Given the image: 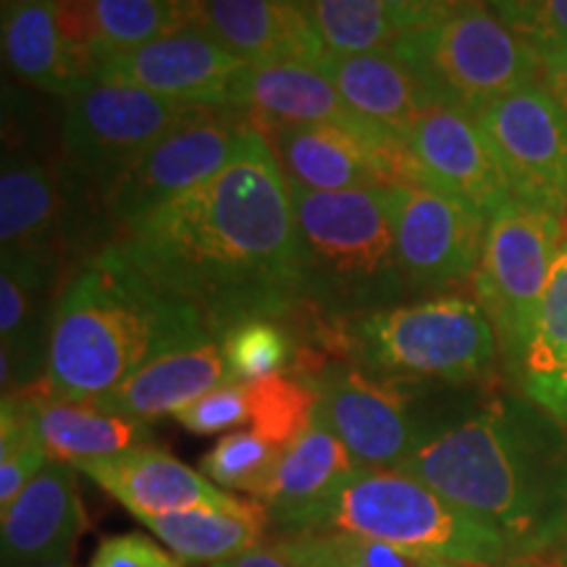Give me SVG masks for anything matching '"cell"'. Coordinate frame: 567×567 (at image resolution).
<instances>
[{"label":"cell","mask_w":567,"mask_h":567,"mask_svg":"<svg viewBox=\"0 0 567 567\" xmlns=\"http://www.w3.org/2000/svg\"><path fill=\"white\" fill-rule=\"evenodd\" d=\"M111 247L193 305L218 342L245 321L305 308L292 189L255 130L221 172L126 224Z\"/></svg>","instance_id":"obj_1"},{"label":"cell","mask_w":567,"mask_h":567,"mask_svg":"<svg viewBox=\"0 0 567 567\" xmlns=\"http://www.w3.org/2000/svg\"><path fill=\"white\" fill-rule=\"evenodd\" d=\"M400 471L499 534L515 563L567 549V429L526 396L455 415Z\"/></svg>","instance_id":"obj_2"},{"label":"cell","mask_w":567,"mask_h":567,"mask_svg":"<svg viewBox=\"0 0 567 567\" xmlns=\"http://www.w3.org/2000/svg\"><path fill=\"white\" fill-rule=\"evenodd\" d=\"M213 331L132 266L116 247L87 258L59 295L42 392L92 402L163 354L208 342Z\"/></svg>","instance_id":"obj_3"},{"label":"cell","mask_w":567,"mask_h":567,"mask_svg":"<svg viewBox=\"0 0 567 567\" xmlns=\"http://www.w3.org/2000/svg\"><path fill=\"white\" fill-rule=\"evenodd\" d=\"M302 300L331 321L396 308L408 297L389 189L295 187Z\"/></svg>","instance_id":"obj_4"},{"label":"cell","mask_w":567,"mask_h":567,"mask_svg":"<svg viewBox=\"0 0 567 567\" xmlns=\"http://www.w3.org/2000/svg\"><path fill=\"white\" fill-rule=\"evenodd\" d=\"M342 530L465 567H507L505 538L405 471L354 467L276 536Z\"/></svg>","instance_id":"obj_5"},{"label":"cell","mask_w":567,"mask_h":567,"mask_svg":"<svg viewBox=\"0 0 567 567\" xmlns=\"http://www.w3.org/2000/svg\"><path fill=\"white\" fill-rule=\"evenodd\" d=\"M342 350L363 371L402 381L465 384L494 368L499 342L478 300L439 295L339 321Z\"/></svg>","instance_id":"obj_6"},{"label":"cell","mask_w":567,"mask_h":567,"mask_svg":"<svg viewBox=\"0 0 567 567\" xmlns=\"http://www.w3.org/2000/svg\"><path fill=\"white\" fill-rule=\"evenodd\" d=\"M392 51L415 76L425 103L471 116L509 92L538 82L542 59L530 42L486 9L467 6L442 24L396 34Z\"/></svg>","instance_id":"obj_7"},{"label":"cell","mask_w":567,"mask_h":567,"mask_svg":"<svg viewBox=\"0 0 567 567\" xmlns=\"http://www.w3.org/2000/svg\"><path fill=\"white\" fill-rule=\"evenodd\" d=\"M565 239L563 216L515 197L486 224L473 287L494 326L499 354L513 379L526 358L551 266Z\"/></svg>","instance_id":"obj_8"},{"label":"cell","mask_w":567,"mask_h":567,"mask_svg":"<svg viewBox=\"0 0 567 567\" xmlns=\"http://www.w3.org/2000/svg\"><path fill=\"white\" fill-rule=\"evenodd\" d=\"M302 381L318 392V421L342 439L360 467L400 471L455 417L425 410L417 381L386 379L360 365H323Z\"/></svg>","instance_id":"obj_9"},{"label":"cell","mask_w":567,"mask_h":567,"mask_svg":"<svg viewBox=\"0 0 567 567\" xmlns=\"http://www.w3.org/2000/svg\"><path fill=\"white\" fill-rule=\"evenodd\" d=\"M193 111L197 105L132 84L90 80L66 97L61 142L69 174L105 200L113 184Z\"/></svg>","instance_id":"obj_10"},{"label":"cell","mask_w":567,"mask_h":567,"mask_svg":"<svg viewBox=\"0 0 567 567\" xmlns=\"http://www.w3.org/2000/svg\"><path fill=\"white\" fill-rule=\"evenodd\" d=\"M250 130V118L239 111L197 109L189 113L105 195L103 210L113 229H124L216 176Z\"/></svg>","instance_id":"obj_11"},{"label":"cell","mask_w":567,"mask_h":567,"mask_svg":"<svg viewBox=\"0 0 567 567\" xmlns=\"http://www.w3.org/2000/svg\"><path fill=\"white\" fill-rule=\"evenodd\" d=\"M258 134L295 187L344 193L417 182L413 155L392 134H363L337 124H274Z\"/></svg>","instance_id":"obj_12"},{"label":"cell","mask_w":567,"mask_h":567,"mask_svg":"<svg viewBox=\"0 0 567 567\" xmlns=\"http://www.w3.org/2000/svg\"><path fill=\"white\" fill-rule=\"evenodd\" d=\"M396 255L408 297L473 279L486 239V218L425 182L389 187Z\"/></svg>","instance_id":"obj_13"},{"label":"cell","mask_w":567,"mask_h":567,"mask_svg":"<svg viewBox=\"0 0 567 567\" xmlns=\"http://www.w3.org/2000/svg\"><path fill=\"white\" fill-rule=\"evenodd\" d=\"M515 200L551 210L567 208V113L542 84L509 92L476 113Z\"/></svg>","instance_id":"obj_14"},{"label":"cell","mask_w":567,"mask_h":567,"mask_svg":"<svg viewBox=\"0 0 567 567\" xmlns=\"http://www.w3.org/2000/svg\"><path fill=\"white\" fill-rule=\"evenodd\" d=\"M247 71L203 24L187 27L134 51L92 61L90 80L132 84L197 109L234 111V92Z\"/></svg>","instance_id":"obj_15"},{"label":"cell","mask_w":567,"mask_h":567,"mask_svg":"<svg viewBox=\"0 0 567 567\" xmlns=\"http://www.w3.org/2000/svg\"><path fill=\"white\" fill-rule=\"evenodd\" d=\"M405 145L413 155L417 182L457 197L486 221L513 200L507 176L471 113L429 105L405 137Z\"/></svg>","instance_id":"obj_16"},{"label":"cell","mask_w":567,"mask_h":567,"mask_svg":"<svg viewBox=\"0 0 567 567\" xmlns=\"http://www.w3.org/2000/svg\"><path fill=\"white\" fill-rule=\"evenodd\" d=\"M74 467L122 502L137 520L187 509L252 515L266 507L264 502L237 499L213 484L205 473L193 471L155 444L134 446L111 457L82 460Z\"/></svg>","instance_id":"obj_17"},{"label":"cell","mask_w":567,"mask_h":567,"mask_svg":"<svg viewBox=\"0 0 567 567\" xmlns=\"http://www.w3.org/2000/svg\"><path fill=\"white\" fill-rule=\"evenodd\" d=\"M61 260L3 255L0 268V381L6 394L38 386L48 371Z\"/></svg>","instance_id":"obj_18"},{"label":"cell","mask_w":567,"mask_h":567,"mask_svg":"<svg viewBox=\"0 0 567 567\" xmlns=\"http://www.w3.org/2000/svg\"><path fill=\"white\" fill-rule=\"evenodd\" d=\"M74 471V465L48 460L24 492L0 509L3 567H24L74 555L76 542L87 528Z\"/></svg>","instance_id":"obj_19"},{"label":"cell","mask_w":567,"mask_h":567,"mask_svg":"<svg viewBox=\"0 0 567 567\" xmlns=\"http://www.w3.org/2000/svg\"><path fill=\"white\" fill-rule=\"evenodd\" d=\"M200 24L247 66H318L329 55L302 0H203Z\"/></svg>","instance_id":"obj_20"},{"label":"cell","mask_w":567,"mask_h":567,"mask_svg":"<svg viewBox=\"0 0 567 567\" xmlns=\"http://www.w3.org/2000/svg\"><path fill=\"white\" fill-rule=\"evenodd\" d=\"M84 66L200 24L203 0H55Z\"/></svg>","instance_id":"obj_21"},{"label":"cell","mask_w":567,"mask_h":567,"mask_svg":"<svg viewBox=\"0 0 567 567\" xmlns=\"http://www.w3.org/2000/svg\"><path fill=\"white\" fill-rule=\"evenodd\" d=\"M66 182L38 155L6 147L0 172V243L3 255L61 260L66 224Z\"/></svg>","instance_id":"obj_22"},{"label":"cell","mask_w":567,"mask_h":567,"mask_svg":"<svg viewBox=\"0 0 567 567\" xmlns=\"http://www.w3.org/2000/svg\"><path fill=\"white\" fill-rule=\"evenodd\" d=\"M231 109L245 113L255 132L274 124H337L363 134H386L360 118L334 84L308 63L247 66Z\"/></svg>","instance_id":"obj_23"},{"label":"cell","mask_w":567,"mask_h":567,"mask_svg":"<svg viewBox=\"0 0 567 567\" xmlns=\"http://www.w3.org/2000/svg\"><path fill=\"white\" fill-rule=\"evenodd\" d=\"M226 381L231 379L224 347L218 339H208V342L184 347V350H174L153 360L130 375L124 384L92 400V405L147 423L179 413L184 405Z\"/></svg>","instance_id":"obj_24"},{"label":"cell","mask_w":567,"mask_h":567,"mask_svg":"<svg viewBox=\"0 0 567 567\" xmlns=\"http://www.w3.org/2000/svg\"><path fill=\"white\" fill-rule=\"evenodd\" d=\"M316 69L334 84L342 101L360 118L402 142L429 109L415 76L392 48L354 55H326Z\"/></svg>","instance_id":"obj_25"},{"label":"cell","mask_w":567,"mask_h":567,"mask_svg":"<svg viewBox=\"0 0 567 567\" xmlns=\"http://www.w3.org/2000/svg\"><path fill=\"white\" fill-rule=\"evenodd\" d=\"M3 55L21 82L51 95L71 97L90 82L55 0H3Z\"/></svg>","instance_id":"obj_26"},{"label":"cell","mask_w":567,"mask_h":567,"mask_svg":"<svg viewBox=\"0 0 567 567\" xmlns=\"http://www.w3.org/2000/svg\"><path fill=\"white\" fill-rule=\"evenodd\" d=\"M32 400L34 421L45 442L48 457L59 463L111 457L134 446L151 444V423L109 413L92 402H71L32 386L24 392Z\"/></svg>","instance_id":"obj_27"},{"label":"cell","mask_w":567,"mask_h":567,"mask_svg":"<svg viewBox=\"0 0 567 567\" xmlns=\"http://www.w3.org/2000/svg\"><path fill=\"white\" fill-rule=\"evenodd\" d=\"M354 467L358 463L342 439L316 415L313 425L281 455L260 499L268 509V526L279 530L292 517L318 505Z\"/></svg>","instance_id":"obj_28"},{"label":"cell","mask_w":567,"mask_h":567,"mask_svg":"<svg viewBox=\"0 0 567 567\" xmlns=\"http://www.w3.org/2000/svg\"><path fill=\"white\" fill-rule=\"evenodd\" d=\"M515 384L526 400L567 429V239L551 266L534 337Z\"/></svg>","instance_id":"obj_29"},{"label":"cell","mask_w":567,"mask_h":567,"mask_svg":"<svg viewBox=\"0 0 567 567\" xmlns=\"http://www.w3.org/2000/svg\"><path fill=\"white\" fill-rule=\"evenodd\" d=\"M140 523L184 563L216 565L260 547V538L268 528V509L264 507L252 515L187 509L140 517Z\"/></svg>","instance_id":"obj_30"},{"label":"cell","mask_w":567,"mask_h":567,"mask_svg":"<svg viewBox=\"0 0 567 567\" xmlns=\"http://www.w3.org/2000/svg\"><path fill=\"white\" fill-rule=\"evenodd\" d=\"M274 547L295 567H465L342 530L276 536Z\"/></svg>","instance_id":"obj_31"},{"label":"cell","mask_w":567,"mask_h":567,"mask_svg":"<svg viewBox=\"0 0 567 567\" xmlns=\"http://www.w3.org/2000/svg\"><path fill=\"white\" fill-rule=\"evenodd\" d=\"M302 6L329 55L381 51L396 40L384 0H302Z\"/></svg>","instance_id":"obj_32"},{"label":"cell","mask_w":567,"mask_h":567,"mask_svg":"<svg viewBox=\"0 0 567 567\" xmlns=\"http://www.w3.org/2000/svg\"><path fill=\"white\" fill-rule=\"evenodd\" d=\"M250 425L284 452L310 429L318 413V392L300 375H266L250 381Z\"/></svg>","instance_id":"obj_33"},{"label":"cell","mask_w":567,"mask_h":567,"mask_svg":"<svg viewBox=\"0 0 567 567\" xmlns=\"http://www.w3.org/2000/svg\"><path fill=\"white\" fill-rule=\"evenodd\" d=\"M281 455V446L268 442L258 431H234V434L221 436V442L203 457V473L213 484L229 488V492H243L250 499L260 502L268 492Z\"/></svg>","instance_id":"obj_34"},{"label":"cell","mask_w":567,"mask_h":567,"mask_svg":"<svg viewBox=\"0 0 567 567\" xmlns=\"http://www.w3.org/2000/svg\"><path fill=\"white\" fill-rule=\"evenodd\" d=\"M221 347L229 365V379L239 384L281 373L295 360L297 342L281 321H245L221 337Z\"/></svg>","instance_id":"obj_35"},{"label":"cell","mask_w":567,"mask_h":567,"mask_svg":"<svg viewBox=\"0 0 567 567\" xmlns=\"http://www.w3.org/2000/svg\"><path fill=\"white\" fill-rule=\"evenodd\" d=\"M486 6L536 51L567 42V0H486Z\"/></svg>","instance_id":"obj_36"},{"label":"cell","mask_w":567,"mask_h":567,"mask_svg":"<svg viewBox=\"0 0 567 567\" xmlns=\"http://www.w3.org/2000/svg\"><path fill=\"white\" fill-rule=\"evenodd\" d=\"M174 417L184 429L200 436L239 429V425L250 423L247 386L239 384V381H226V384L210 389L208 394L197 396L195 402L184 405L179 413H174Z\"/></svg>","instance_id":"obj_37"},{"label":"cell","mask_w":567,"mask_h":567,"mask_svg":"<svg viewBox=\"0 0 567 567\" xmlns=\"http://www.w3.org/2000/svg\"><path fill=\"white\" fill-rule=\"evenodd\" d=\"M90 567H184V559L168 555L147 536L122 534L105 538Z\"/></svg>","instance_id":"obj_38"},{"label":"cell","mask_w":567,"mask_h":567,"mask_svg":"<svg viewBox=\"0 0 567 567\" xmlns=\"http://www.w3.org/2000/svg\"><path fill=\"white\" fill-rule=\"evenodd\" d=\"M478 0H384L396 34L442 24Z\"/></svg>","instance_id":"obj_39"},{"label":"cell","mask_w":567,"mask_h":567,"mask_svg":"<svg viewBox=\"0 0 567 567\" xmlns=\"http://www.w3.org/2000/svg\"><path fill=\"white\" fill-rule=\"evenodd\" d=\"M542 59V74L538 84L549 92L559 103V109L567 113V42L563 45H549L538 51Z\"/></svg>","instance_id":"obj_40"},{"label":"cell","mask_w":567,"mask_h":567,"mask_svg":"<svg viewBox=\"0 0 567 567\" xmlns=\"http://www.w3.org/2000/svg\"><path fill=\"white\" fill-rule=\"evenodd\" d=\"M210 567H295V565L289 563V559L284 557L274 544L271 547H264V544H260V547L245 551V555L224 559V563H216Z\"/></svg>","instance_id":"obj_41"},{"label":"cell","mask_w":567,"mask_h":567,"mask_svg":"<svg viewBox=\"0 0 567 567\" xmlns=\"http://www.w3.org/2000/svg\"><path fill=\"white\" fill-rule=\"evenodd\" d=\"M523 567H567L565 551H551V555L536 557V559H523Z\"/></svg>","instance_id":"obj_42"},{"label":"cell","mask_w":567,"mask_h":567,"mask_svg":"<svg viewBox=\"0 0 567 567\" xmlns=\"http://www.w3.org/2000/svg\"><path fill=\"white\" fill-rule=\"evenodd\" d=\"M24 567H76V565H74V555H69V557H53V559H45V563H34Z\"/></svg>","instance_id":"obj_43"},{"label":"cell","mask_w":567,"mask_h":567,"mask_svg":"<svg viewBox=\"0 0 567 567\" xmlns=\"http://www.w3.org/2000/svg\"><path fill=\"white\" fill-rule=\"evenodd\" d=\"M565 231H567V208H565Z\"/></svg>","instance_id":"obj_44"},{"label":"cell","mask_w":567,"mask_h":567,"mask_svg":"<svg viewBox=\"0 0 567 567\" xmlns=\"http://www.w3.org/2000/svg\"><path fill=\"white\" fill-rule=\"evenodd\" d=\"M507 567H523V565H520V563H515V565H507Z\"/></svg>","instance_id":"obj_45"},{"label":"cell","mask_w":567,"mask_h":567,"mask_svg":"<svg viewBox=\"0 0 567 567\" xmlns=\"http://www.w3.org/2000/svg\"><path fill=\"white\" fill-rule=\"evenodd\" d=\"M563 551H565V555H567V549H563Z\"/></svg>","instance_id":"obj_46"}]
</instances>
